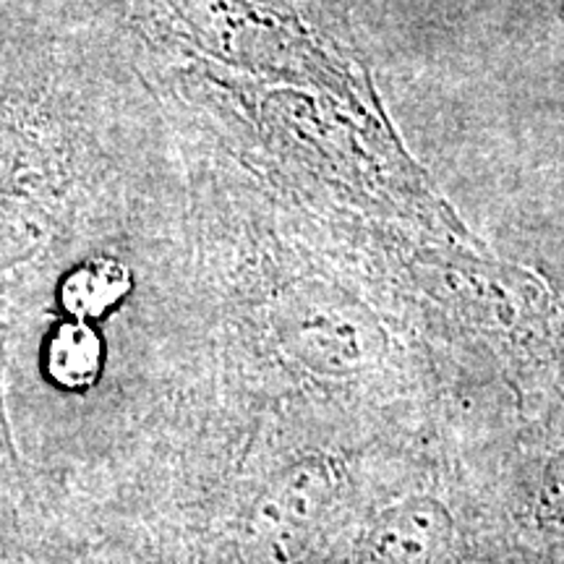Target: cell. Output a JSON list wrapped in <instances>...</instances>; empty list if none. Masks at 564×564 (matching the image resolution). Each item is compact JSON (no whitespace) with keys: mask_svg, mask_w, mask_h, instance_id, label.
I'll return each mask as SVG.
<instances>
[{"mask_svg":"<svg viewBox=\"0 0 564 564\" xmlns=\"http://www.w3.org/2000/svg\"><path fill=\"white\" fill-rule=\"evenodd\" d=\"M562 19H564V3H562Z\"/></svg>","mask_w":564,"mask_h":564,"instance_id":"cell-8","label":"cell"},{"mask_svg":"<svg viewBox=\"0 0 564 564\" xmlns=\"http://www.w3.org/2000/svg\"><path fill=\"white\" fill-rule=\"evenodd\" d=\"M178 32L196 51L228 66L324 89L350 110L379 105L352 63L303 21L274 0H165Z\"/></svg>","mask_w":564,"mask_h":564,"instance_id":"cell-1","label":"cell"},{"mask_svg":"<svg viewBox=\"0 0 564 564\" xmlns=\"http://www.w3.org/2000/svg\"><path fill=\"white\" fill-rule=\"evenodd\" d=\"M453 539L447 507L432 497H408L377 514L366 549L373 564H442Z\"/></svg>","mask_w":564,"mask_h":564,"instance_id":"cell-4","label":"cell"},{"mask_svg":"<svg viewBox=\"0 0 564 564\" xmlns=\"http://www.w3.org/2000/svg\"><path fill=\"white\" fill-rule=\"evenodd\" d=\"M340 494L327 460H303L274 478L246 520V541L257 564H288L319 531Z\"/></svg>","mask_w":564,"mask_h":564,"instance_id":"cell-3","label":"cell"},{"mask_svg":"<svg viewBox=\"0 0 564 564\" xmlns=\"http://www.w3.org/2000/svg\"><path fill=\"white\" fill-rule=\"evenodd\" d=\"M131 291V272L123 262L95 257L76 264L58 288V306L68 319L95 324L108 316Z\"/></svg>","mask_w":564,"mask_h":564,"instance_id":"cell-6","label":"cell"},{"mask_svg":"<svg viewBox=\"0 0 564 564\" xmlns=\"http://www.w3.org/2000/svg\"><path fill=\"white\" fill-rule=\"evenodd\" d=\"M42 369L47 382L63 392H87L100 382L105 369V340L89 322L63 319L45 337Z\"/></svg>","mask_w":564,"mask_h":564,"instance_id":"cell-5","label":"cell"},{"mask_svg":"<svg viewBox=\"0 0 564 564\" xmlns=\"http://www.w3.org/2000/svg\"><path fill=\"white\" fill-rule=\"evenodd\" d=\"M55 181L58 167L45 137L19 116L0 112V270L45 246Z\"/></svg>","mask_w":564,"mask_h":564,"instance_id":"cell-2","label":"cell"},{"mask_svg":"<svg viewBox=\"0 0 564 564\" xmlns=\"http://www.w3.org/2000/svg\"><path fill=\"white\" fill-rule=\"evenodd\" d=\"M541 507H544L541 518L546 523L564 525V460H560L549 470L544 494H541Z\"/></svg>","mask_w":564,"mask_h":564,"instance_id":"cell-7","label":"cell"}]
</instances>
